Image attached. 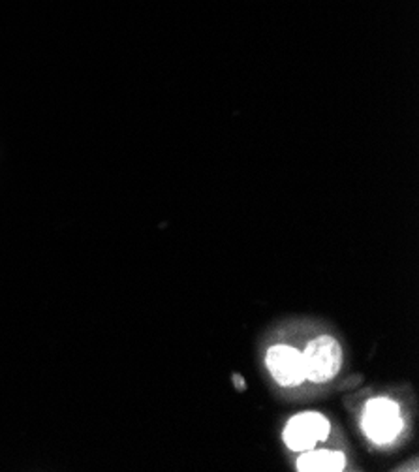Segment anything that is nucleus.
I'll return each mask as SVG.
<instances>
[{
	"label": "nucleus",
	"mask_w": 419,
	"mask_h": 472,
	"mask_svg": "<svg viewBox=\"0 0 419 472\" xmlns=\"http://www.w3.org/2000/svg\"><path fill=\"white\" fill-rule=\"evenodd\" d=\"M362 427L374 444H389L403 431L401 408L388 398L371 399L363 408Z\"/></svg>",
	"instance_id": "f257e3e1"
},
{
	"label": "nucleus",
	"mask_w": 419,
	"mask_h": 472,
	"mask_svg": "<svg viewBox=\"0 0 419 472\" xmlns=\"http://www.w3.org/2000/svg\"><path fill=\"white\" fill-rule=\"evenodd\" d=\"M305 367V380L326 384L336 377L343 365V348L331 336H320L310 341L301 354Z\"/></svg>",
	"instance_id": "f03ea898"
},
{
	"label": "nucleus",
	"mask_w": 419,
	"mask_h": 472,
	"mask_svg": "<svg viewBox=\"0 0 419 472\" xmlns=\"http://www.w3.org/2000/svg\"><path fill=\"white\" fill-rule=\"evenodd\" d=\"M331 424L320 412H301L284 429V442L293 451H309L329 437Z\"/></svg>",
	"instance_id": "7ed1b4c3"
},
{
	"label": "nucleus",
	"mask_w": 419,
	"mask_h": 472,
	"mask_svg": "<svg viewBox=\"0 0 419 472\" xmlns=\"http://www.w3.org/2000/svg\"><path fill=\"white\" fill-rule=\"evenodd\" d=\"M266 365L276 384L284 388L299 386L305 380V367L301 352L290 345H275L267 350Z\"/></svg>",
	"instance_id": "20e7f679"
},
{
	"label": "nucleus",
	"mask_w": 419,
	"mask_h": 472,
	"mask_svg": "<svg viewBox=\"0 0 419 472\" xmlns=\"http://www.w3.org/2000/svg\"><path fill=\"white\" fill-rule=\"evenodd\" d=\"M346 467V458L343 451L331 450H309L307 454L297 459V470L301 472H341Z\"/></svg>",
	"instance_id": "39448f33"
}]
</instances>
